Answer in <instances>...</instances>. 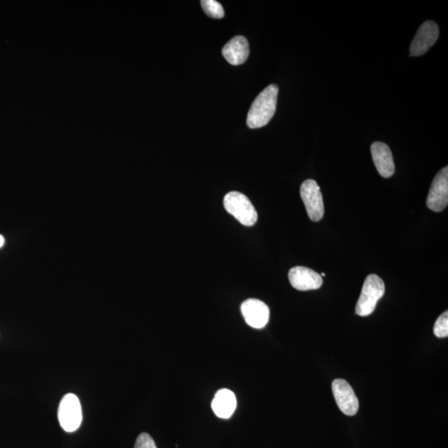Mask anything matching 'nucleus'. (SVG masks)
<instances>
[{
	"label": "nucleus",
	"instance_id": "obj_1",
	"mask_svg": "<svg viewBox=\"0 0 448 448\" xmlns=\"http://www.w3.org/2000/svg\"><path fill=\"white\" fill-rule=\"evenodd\" d=\"M279 89L271 84L258 95L249 110L247 124L249 128L265 127L276 112Z\"/></svg>",
	"mask_w": 448,
	"mask_h": 448
},
{
	"label": "nucleus",
	"instance_id": "obj_2",
	"mask_svg": "<svg viewBox=\"0 0 448 448\" xmlns=\"http://www.w3.org/2000/svg\"><path fill=\"white\" fill-rule=\"evenodd\" d=\"M385 285L382 279L371 274L363 282L360 298L356 304V313L360 316H368L375 311L377 303L385 295Z\"/></svg>",
	"mask_w": 448,
	"mask_h": 448
},
{
	"label": "nucleus",
	"instance_id": "obj_3",
	"mask_svg": "<svg viewBox=\"0 0 448 448\" xmlns=\"http://www.w3.org/2000/svg\"><path fill=\"white\" fill-rule=\"evenodd\" d=\"M223 206L228 213L244 226H253L257 221L258 215L255 208L249 198L240 192L227 193L223 198Z\"/></svg>",
	"mask_w": 448,
	"mask_h": 448
},
{
	"label": "nucleus",
	"instance_id": "obj_4",
	"mask_svg": "<svg viewBox=\"0 0 448 448\" xmlns=\"http://www.w3.org/2000/svg\"><path fill=\"white\" fill-rule=\"evenodd\" d=\"M58 420L64 431L73 432L78 430L82 421L81 402L73 393L63 398L58 408Z\"/></svg>",
	"mask_w": 448,
	"mask_h": 448
},
{
	"label": "nucleus",
	"instance_id": "obj_5",
	"mask_svg": "<svg viewBox=\"0 0 448 448\" xmlns=\"http://www.w3.org/2000/svg\"><path fill=\"white\" fill-rule=\"evenodd\" d=\"M301 197L309 218L313 222L321 220L325 213L320 186L313 179H307L301 186Z\"/></svg>",
	"mask_w": 448,
	"mask_h": 448
},
{
	"label": "nucleus",
	"instance_id": "obj_6",
	"mask_svg": "<svg viewBox=\"0 0 448 448\" xmlns=\"http://www.w3.org/2000/svg\"><path fill=\"white\" fill-rule=\"evenodd\" d=\"M427 206L434 212L444 210L448 204V167L441 169L433 178L430 193L427 198Z\"/></svg>",
	"mask_w": 448,
	"mask_h": 448
},
{
	"label": "nucleus",
	"instance_id": "obj_7",
	"mask_svg": "<svg viewBox=\"0 0 448 448\" xmlns=\"http://www.w3.org/2000/svg\"><path fill=\"white\" fill-rule=\"evenodd\" d=\"M331 387L337 406L343 415L347 416L356 415L360 405H358V398L350 383L345 380H341V378H337L333 381Z\"/></svg>",
	"mask_w": 448,
	"mask_h": 448
},
{
	"label": "nucleus",
	"instance_id": "obj_8",
	"mask_svg": "<svg viewBox=\"0 0 448 448\" xmlns=\"http://www.w3.org/2000/svg\"><path fill=\"white\" fill-rule=\"evenodd\" d=\"M439 35L437 24L427 21L421 25L410 46L411 56L418 57L426 53L437 42Z\"/></svg>",
	"mask_w": 448,
	"mask_h": 448
},
{
	"label": "nucleus",
	"instance_id": "obj_9",
	"mask_svg": "<svg viewBox=\"0 0 448 448\" xmlns=\"http://www.w3.org/2000/svg\"><path fill=\"white\" fill-rule=\"evenodd\" d=\"M241 311L247 325L255 329L265 327L270 317L267 304L257 299H247L242 304Z\"/></svg>",
	"mask_w": 448,
	"mask_h": 448
},
{
	"label": "nucleus",
	"instance_id": "obj_10",
	"mask_svg": "<svg viewBox=\"0 0 448 448\" xmlns=\"http://www.w3.org/2000/svg\"><path fill=\"white\" fill-rule=\"evenodd\" d=\"M291 285L298 291L317 290L323 284L320 274L306 267H295L288 273Z\"/></svg>",
	"mask_w": 448,
	"mask_h": 448
},
{
	"label": "nucleus",
	"instance_id": "obj_11",
	"mask_svg": "<svg viewBox=\"0 0 448 448\" xmlns=\"http://www.w3.org/2000/svg\"><path fill=\"white\" fill-rule=\"evenodd\" d=\"M370 149L378 174L383 178L391 177L395 174V166L390 148L385 143L376 142L371 144Z\"/></svg>",
	"mask_w": 448,
	"mask_h": 448
},
{
	"label": "nucleus",
	"instance_id": "obj_12",
	"mask_svg": "<svg viewBox=\"0 0 448 448\" xmlns=\"http://www.w3.org/2000/svg\"><path fill=\"white\" fill-rule=\"evenodd\" d=\"M223 55L227 61L238 66L246 62L249 55V44L246 38L236 36L223 48Z\"/></svg>",
	"mask_w": 448,
	"mask_h": 448
},
{
	"label": "nucleus",
	"instance_id": "obj_13",
	"mask_svg": "<svg viewBox=\"0 0 448 448\" xmlns=\"http://www.w3.org/2000/svg\"><path fill=\"white\" fill-rule=\"evenodd\" d=\"M237 407V398L233 392L227 388L218 390L212 402V408L216 416L224 420L231 417Z\"/></svg>",
	"mask_w": 448,
	"mask_h": 448
},
{
	"label": "nucleus",
	"instance_id": "obj_14",
	"mask_svg": "<svg viewBox=\"0 0 448 448\" xmlns=\"http://www.w3.org/2000/svg\"><path fill=\"white\" fill-rule=\"evenodd\" d=\"M201 5L203 11L212 18H222L225 14L222 5L215 0H203Z\"/></svg>",
	"mask_w": 448,
	"mask_h": 448
},
{
	"label": "nucleus",
	"instance_id": "obj_15",
	"mask_svg": "<svg viewBox=\"0 0 448 448\" xmlns=\"http://www.w3.org/2000/svg\"><path fill=\"white\" fill-rule=\"evenodd\" d=\"M433 333L438 338H445L448 336V312L445 311L437 318L433 327Z\"/></svg>",
	"mask_w": 448,
	"mask_h": 448
},
{
	"label": "nucleus",
	"instance_id": "obj_16",
	"mask_svg": "<svg viewBox=\"0 0 448 448\" xmlns=\"http://www.w3.org/2000/svg\"><path fill=\"white\" fill-rule=\"evenodd\" d=\"M134 448H157V447L153 438L148 433L144 432L137 437Z\"/></svg>",
	"mask_w": 448,
	"mask_h": 448
},
{
	"label": "nucleus",
	"instance_id": "obj_17",
	"mask_svg": "<svg viewBox=\"0 0 448 448\" xmlns=\"http://www.w3.org/2000/svg\"><path fill=\"white\" fill-rule=\"evenodd\" d=\"M4 244V238L0 234V247H2Z\"/></svg>",
	"mask_w": 448,
	"mask_h": 448
},
{
	"label": "nucleus",
	"instance_id": "obj_18",
	"mask_svg": "<svg viewBox=\"0 0 448 448\" xmlns=\"http://www.w3.org/2000/svg\"><path fill=\"white\" fill-rule=\"evenodd\" d=\"M321 277H326V274H325V273H321Z\"/></svg>",
	"mask_w": 448,
	"mask_h": 448
}]
</instances>
